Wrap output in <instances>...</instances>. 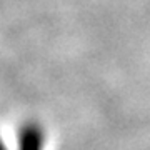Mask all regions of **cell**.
I'll use <instances>...</instances> for the list:
<instances>
[{
    "mask_svg": "<svg viewBox=\"0 0 150 150\" xmlns=\"http://www.w3.org/2000/svg\"><path fill=\"white\" fill-rule=\"evenodd\" d=\"M0 150H7V149H5V145H4V142H2V140H0Z\"/></svg>",
    "mask_w": 150,
    "mask_h": 150,
    "instance_id": "obj_1",
    "label": "cell"
}]
</instances>
